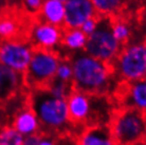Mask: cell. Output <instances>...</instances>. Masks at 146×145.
I'll return each mask as SVG.
<instances>
[{
  "mask_svg": "<svg viewBox=\"0 0 146 145\" xmlns=\"http://www.w3.org/2000/svg\"><path fill=\"white\" fill-rule=\"evenodd\" d=\"M31 108L36 113L40 127L48 131H62L72 123L67 100L51 95L46 88L32 89Z\"/></svg>",
  "mask_w": 146,
  "mask_h": 145,
  "instance_id": "2",
  "label": "cell"
},
{
  "mask_svg": "<svg viewBox=\"0 0 146 145\" xmlns=\"http://www.w3.org/2000/svg\"><path fill=\"white\" fill-rule=\"evenodd\" d=\"M25 137L14 126L2 127L0 129V145H22Z\"/></svg>",
  "mask_w": 146,
  "mask_h": 145,
  "instance_id": "20",
  "label": "cell"
},
{
  "mask_svg": "<svg viewBox=\"0 0 146 145\" xmlns=\"http://www.w3.org/2000/svg\"><path fill=\"white\" fill-rule=\"evenodd\" d=\"M2 116H3V113H2V102H0V121L2 120Z\"/></svg>",
  "mask_w": 146,
  "mask_h": 145,
  "instance_id": "27",
  "label": "cell"
},
{
  "mask_svg": "<svg viewBox=\"0 0 146 145\" xmlns=\"http://www.w3.org/2000/svg\"><path fill=\"white\" fill-rule=\"evenodd\" d=\"M59 1H62V2H65V1H66V0H59Z\"/></svg>",
  "mask_w": 146,
  "mask_h": 145,
  "instance_id": "31",
  "label": "cell"
},
{
  "mask_svg": "<svg viewBox=\"0 0 146 145\" xmlns=\"http://www.w3.org/2000/svg\"><path fill=\"white\" fill-rule=\"evenodd\" d=\"M19 33V23L11 16H4L0 18V39L15 38Z\"/></svg>",
  "mask_w": 146,
  "mask_h": 145,
  "instance_id": "18",
  "label": "cell"
},
{
  "mask_svg": "<svg viewBox=\"0 0 146 145\" xmlns=\"http://www.w3.org/2000/svg\"><path fill=\"white\" fill-rule=\"evenodd\" d=\"M144 80H146V73H145V75H144Z\"/></svg>",
  "mask_w": 146,
  "mask_h": 145,
  "instance_id": "30",
  "label": "cell"
},
{
  "mask_svg": "<svg viewBox=\"0 0 146 145\" xmlns=\"http://www.w3.org/2000/svg\"><path fill=\"white\" fill-rule=\"evenodd\" d=\"M35 47L31 43L16 38L0 43V62L20 73L26 72Z\"/></svg>",
  "mask_w": 146,
  "mask_h": 145,
  "instance_id": "7",
  "label": "cell"
},
{
  "mask_svg": "<svg viewBox=\"0 0 146 145\" xmlns=\"http://www.w3.org/2000/svg\"><path fill=\"white\" fill-rule=\"evenodd\" d=\"M113 72L125 83L144 78L146 59L142 45H128L122 48L117 58L111 64Z\"/></svg>",
  "mask_w": 146,
  "mask_h": 145,
  "instance_id": "6",
  "label": "cell"
},
{
  "mask_svg": "<svg viewBox=\"0 0 146 145\" xmlns=\"http://www.w3.org/2000/svg\"><path fill=\"white\" fill-rule=\"evenodd\" d=\"M40 140H41V134H40L39 132H36V134H30V136L25 137L23 144L25 145H39Z\"/></svg>",
  "mask_w": 146,
  "mask_h": 145,
  "instance_id": "25",
  "label": "cell"
},
{
  "mask_svg": "<svg viewBox=\"0 0 146 145\" xmlns=\"http://www.w3.org/2000/svg\"><path fill=\"white\" fill-rule=\"evenodd\" d=\"M52 144H54V139L47 136V134H44V136L41 134V140H40L39 145H52Z\"/></svg>",
  "mask_w": 146,
  "mask_h": 145,
  "instance_id": "26",
  "label": "cell"
},
{
  "mask_svg": "<svg viewBox=\"0 0 146 145\" xmlns=\"http://www.w3.org/2000/svg\"><path fill=\"white\" fill-rule=\"evenodd\" d=\"M122 108H133L140 111L146 109V80L144 78L126 83L121 95Z\"/></svg>",
  "mask_w": 146,
  "mask_h": 145,
  "instance_id": "12",
  "label": "cell"
},
{
  "mask_svg": "<svg viewBox=\"0 0 146 145\" xmlns=\"http://www.w3.org/2000/svg\"><path fill=\"white\" fill-rule=\"evenodd\" d=\"M98 16H109L117 14L121 11L125 0H91Z\"/></svg>",
  "mask_w": 146,
  "mask_h": 145,
  "instance_id": "17",
  "label": "cell"
},
{
  "mask_svg": "<svg viewBox=\"0 0 146 145\" xmlns=\"http://www.w3.org/2000/svg\"><path fill=\"white\" fill-rule=\"evenodd\" d=\"M88 36L80 28L66 29L62 32V44L70 51H82L85 49Z\"/></svg>",
  "mask_w": 146,
  "mask_h": 145,
  "instance_id": "16",
  "label": "cell"
},
{
  "mask_svg": "<svg viewBox=\"0 0 146 145\" xmlns=\"http://www.w3.org/2000/svg\"><path fill=\"white\" fill-rule=\"evenodd\" d=\"M82 145H111L114 144L110 127L107 125H93L85 130L80 137Z\"/></svg>",
  "mask_w": 146,
  "mask_h": 145,
  "instance_id": "13",
  "label": "cell"
},
{
  "mask_svg": "<svg viewBox=\"0 0 146 145\" xmlns=\"http://www.w3.org/2000/svg\"><path fill=\"white\" fill-rule=\"evenodd\" d=\"M112 34L113 36L115 37V39L117 41H120L122 45H124L127 43L128 38L130 36V29L126 22L122 21V20H112Z\"/></svg>",
  "mask_w": 146,
  "mask_h": 145,
  "instance_id": "21",
  "label": "cell"
},
{
  "mask_svg": "<svg viewBox=\"0 0 146 145\" xmlns=\"http://www.w3.org/2000/svg\"><path fill=\"white\" fill-rule=\"evenodd\" d=\"M111 25V17L100 16L98 28L88 36L84 49L86 53L108 64H112L123 48V45L113 36Z\"/></svg>",
  "mask_w": 146,
  "mask_h": 145,
  "instance_id": "4",
  "label": "cell"
},
{
  "mask_svg": "<svg viewBox=\"0 0 146 145\" xmlns=\"http://www.w3.org/2000/svg\"><path fill=\"white\" fill-rule=\"evenodd\" d=\"M62 30L58 25L40 20L31 30V44L38 49L54 50L60 43Z\"/></svg>",
  "mask_w": 146,
  "mask_h": 145,
  "instance_id": "9",
  "label": "cell"
},
{
  "mask_svg": "<svg viewBox=\"0 0 146 145\" xmlns=\"http://www.w3.org/2000/svg\"><path fill=\"white\" fill-rule=\"evenodd\" d=\"M98 16L91 0H66L65 1V19L66 29L80 28L87 19Z\"/></svg>",
  "mask_w": 146,
  "mask_h": 145,
  "instance_id": "10",
  "label": "cell"
},
{
  "mask_svg": "<svg viewBox=\"0 0 146 145\" xmlns=\"http://www.w3.org/2000/svg\"><path fill=\"white\" fill-rule=\"evenodd\" d=\"M94 94H89L84 91L73 89L67 98V105L70 120L72 123H87L91 119L93 111Z\"/></svg>",
  "mask_w": 146,
  "mask_h": 145,
  "instance_id": "8",
  "label": "cell"
},
{
  "mask_svg": "<svg viewBox=\"0 0 146 145\" xmlns=\"http://www.w3.org/2000/svg\"><path fill=\"white\" fill-rule=\"evenodd\" d=\"M142 46H143V52H144V56H145V59H146V40L144 41V44H143Z\"/></svg>",
  "mask_w": 146,
  "mask_h": 145,
  "instance_id": "28",
  "label": "cell"
},
{
  "mask_svg": "<svg viewBox=\"0 0 146 145\" xmlns=\"http://www.w3.org/2000/svg\"><path fill=\"white\" fill-rule=\"evenodd\" d=\"M44 0H23V5L27 11L31 14L39 13L40 7L42 5Z\"/></svg>",
  "mask_w": 146,
  "mask_h": 145,
  "instance_id": "24",
  "label": "cell"
},
{
  "mask_svg": "<svg viewBox=\"0 0 146 145\" xmlns=\"http://www.w3.org/2000/svg\"><path fill=\"white\" fill-rule=\"evenodd\" d=\"M72 86L89 94L105 95L112 88L111 64L103 62L88 53H80L72 61Z\"/></svg>",
  "mask_w": 146,
  "mask_h": 145,
  "instance_id": "1",
  "label": "cell"
},
{
  "mask_svg": "<svg viewBox=\"0 0 146 145\" xmlns=\"http://www.w3.org/2000/svg\"><path fill=\"white\" fill-rule=\"evenodd\" d=\"M109 127L114 144H135L146 138L145 118L137 109H119L112 114Z\"/></svg>",
  "mask_w": 146,
  "mask_h": 145,
  "instance_id": "3",
  "label": "cell"
},
{
  "mask_svg": "<svg viewBox=\"0 0 146 145\" xmlns=\"http://www.w3.org/2000/svg\"><path fill=\"white\" fill-rule=\"evenodd\" d=\"M98 25H99V17L98 16H94V17H91V18L87 19L86 21L80 25V29L83 31V32L89 36L90 34L94 32L95 29L98 28Z\"/></svg>",
  "mask_w": 146,
  "mask_h": 145,
  "instance_id": "23",
  "label": "cell"
},
{
  "mask_svg": "<svg viewBox=\"0 0 146 145\" xmlns=\"http://www.w3.org/2000/svg\"><path fill=\"white\" fill-rule=\"evenodd\" d=\"M72 76H73L72 64H71L70 62H64V61H60L58 66H57V69H56L55 78L64 80V82L72 83Z\"/></svg>",
  "mask_w": 146,
  "mask_h": 145,
  "instance_id": "22",
  "label": "cell"
},
{
  "mask_svg": "<svg viewBox=\"0 0 146 145\" xmlns=\"http://www.w3.org/2000/svg\"><path fill=\"white\" fill-rule=\"evenodd\" d=\"M46 89L48 90V92L51 95L55 96L58 98H65L67 100V98L70 95V93L73 91V86L72 83L69 82H64V80H57L54 78L51 83L48 85Z\"/></svg>",
  "mask_w": 146,
  "mask_h": 145,
  "instance_id": "19",
  "label": "cell"
},
{
  "mask_svg": "<svg viewBox=\"0 0 146 145\" xmlns=\"http://www.w3.org/2000/svg\"><path fill=\"white\" fill-rule=\"evenodd\" d=\"M40 20L62 27L65 19V2L59 0H44L39 11Z\"/></svg>",
  "mask_w": 146,
  "mask_h": 145,
  "instance_id": "15",
  "label": "cell"
},
{
  "mask_svg": "<svg viewBox=\"0 0 146 145\" xmlns=\"http://www.w3.org/2000/svg\"><path fill=\"white\" fill-rule=\"evenodd\" d=\"M13 126L23 137L30 136L32 134H36L41 128L39 120L32 108L20 110L15 116V119L13 121Z\"/></svg>",
  "mask_w": 146,
  "mask_h": 145,
  "instance_id": "14",
  "label": "cell"
},
{
  "mask_svg": "<svg viewBox=\"0 0 146 145\" xmlns=\"http://www.w3.org/2000/svg\"><path fill=\"white\" fill-rule=\"evenodd\" d=\"M143 112V116H144V118H145V121H146V109L144 110V111H142Z\"/></svg>",
  "mask_w": 146,
  "mask_h": 145,
  "instance_id": "29",
  "label": "cell"
},
{
  "mask_svg": "<svg viewBox=\"0 0 146 145\" xmlns=\"http://www.w3.org/2000/svg\"><path fill=\"white\" fill-rule=\"evenodd\" d=\"M60 58L53 50L35 48L25 75V84L31 89L46 88L55 78Z\"/></svg>",
  "mask_w": 146,
  "mask_h": 145,
  "instance_id": "5",
  "label": "cell"
},
{
  "mask_svg": "<svg viewBox=\"0 0 146 145\" xmlns=\"http://www.w3.org/2000/svg\"><path fill=\"white\" fill-rule=\"evenodd\" d=\"M25 84L23 73L17 72L0 62V102L13 98Z\"/></svg>",
  "mask_w": 146,
  "mask_h": 145,
  "instance_id": "11",
  "label": "cell"
}]
</instances>
